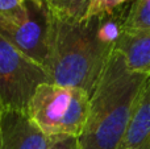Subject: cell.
Masks as SVG:
<instances>
[{"mask_svg": "<svg viewBox=\"0 0 150 149\" xmlns=\"http://www.w3.org/2000/svg\"><path fill=\"white\" fill-rule=\"evenodd\" d=\"M116 45L101 33V16L75 18L50 12L45 70L50 82L92 94Z\"/></svg>", "mask_w": 150, "mask_h": 149, "instance_id": "obj_1", "label": "cell"}, {"mask_svg": "<svg viewBox=\"0 0 150 149\" xmlns=\"http://www.w3.org/2000/svg\"><path fill=\"white\" fill-rule=\"evenodd\" d=\"M148 75L128 67L112 52L90 99V114L79 143L82 149H117Z\"/></svg>", "mask_w": 150, "mask_h": 149, "instance_id": "obj_2", "label": "cell"}, {"mask_svg": "<svg viewBox=\"0 0 150 149\" xmlns=\"http://www.w3.org/2000/svg\"><path fill=\"white\" fill-rule=\"evenodd\" d=\"M90 99L91 95L84 90L46 82L34 92L26 114L52 139H79L88 120Z\"/></svg>", "mask_w": 150, "mask_h": 149, "instance_id": "obj_3", "label": "cell"}, {"mask_svg": "<svg viewBox=\"0 0 150 149\" xmlns=\"http://www.w3.org/2000/svg\"><path fill=\"white\" fill-rule=\"evenodd\" d=\"M46 82L50 79L44 66L0 34V103L4 110L26 112L34 92Z\"/></svg>", "mask_w": 150, "mask_h": 149, "instance_id": "obj_4", "label": "cell"}, {"mask_svg": "<svg viewBox=\"0 0 150 149\" xmlns=\"http://www.w3.org/2000/svg\"><path fill=\"white\" fill-rule=\"evenodd\" d=\"M49 28L50 11L47 5L41 7L28 1L25 15L15 23L1 26L0 34L28 57L45 66L47 57Z\"/></svg>", "mask_w": 150, "mask_h": 149, "instance_id": "obj_5", "label": "cell"}, {"mask_svg": "<svg viewBox=\"0 0 150 149\" xmlns=\"http://www.w3.org/2000/svg\"><path fill=\"white\" fill-rule=\"evenodd\" d=\"M23 111L4 110L0 149H49L53 143Z\"/></svg>", "mask_w": 150, "mask_h": 149, "instance_id": "obj_6", "label": "cell"}, {"mask_svg": "<svg viewBox=\"0 0 150 149\" xmlns=\"http://www.w3.org/2000/svg\"><path fill=\"white\" fill-rule=\"evenodd\" d=\"M117 149H150V77H148Z\"/></svg>", "mask_w": 150, "mask_h": 149, "instance_id": "obj_7", "label": "cell"}, {"mask_svg": "<svg viewBox=\"0 0 150 149\" xmlns=\"http://www.w3.org/2000/svg\"><path fill=\"white\" fill-rule=\"evenodd\" d=\"M116 49L125 58L130 70L150 77V32L122 33Z\"/></svg>", "mask_w": 150, "mask_h": 149, "instance_id": "obj_8", "label": "cell"}, {"mask_svg": "<svg viewBox=\"0 0 150 149\" xmlns=\"http://www.w3.org/2000/svg\"><path fill=\"white\" fill-rule=\"evenodd\" d=\"M150 32V0H134L122 24V33Z\"/></svg>", "mask_w": 150, "mask_h": 149, "instance_id": "obj_9", "label": "cell"}, {"mask_svg": "<svg viewBox=\"0 0 150 149\" xmlns=\"http://www.w3.org/2000/svg\"><path fill=\"white\" fill-rule=\"evenodd\" d=\"M28 9L26 0H0V28L15 23Z\"/></svg>", "mask_w": 150, "mask_h": 149, "instance_id": "obj_10", "label": "cell"}, {"mask_svg": "<svg viewBox=\"0 0 150 149\" xmlns=\"http://www.w3.org/2000/svg\"><path fill=\"white\" fill-rule=\"evenodd\" d=\"M129 0H92L88 7V11L83 18H90L95 16L111 15L115 11L120 9Z\"/></svg>", "mask_w": 150, "mask_h": 149, "instance_id": "obj_11", "label": "cell"}, {"mask_svg": "<svg viewBox=\"0 0 150 149\" xmlns=\"http://www.w3.org/2000/svg\"><path fill=\"white\" fill-rule=\"evenodd\" d=\"M91 1L92 0H67L63 11L57 15L66 16V17L75 18V20H82L87 13Z\"/></svg>", "mask_w": 150, "mask_h": 149, "instance_id": "obj_12", "label": "cell"}, {"mask_svg": "<svg viewBox=\"0 0 150 149\" xmlns=\"http://www.w3.org/2000/svg\"><path fill=\"white\" fill-rule=\"evenodd\" d=\"M49 149H82L78 137H57Z\"/></svg>", "mask_w": 150, "mask_h": 149, "instance_id": "obj_13", "label": "cell"}, {"mask_svg": "<svg viewBox=\"0 0 150 149\" xmlns=\"http://www.w3.org/2000/svg\"><path fill=\"white\" fill-rule=\"evenodd\" d=\"M66 3H67V0H46L47 8L53 13H61L65 8Z\"/></svg>", "mask_w": 150, "mask_h": 149, "instance_id": "obj_14", "label": "cell"}, {"mask_svg": "<svg viewBox=\"0 0 150 149\" xmlns=\"http://www.w3.org/2000/svg\"><path fill=\"white\" fill-rule=\"evenodd\" d=\"M26 1H32V3H34V4H37V5H41V7L47 5L46 4V0H26Z\"/></svg>", "mask_w": 150, "mask_h": 149, "instance_id": "obj_15", "label": "cell"}, {"mask_svg": "<svg viewBox=\"0 0 150 149\" xmlns=\"http://www.w3.org/2000/svg\"><path fill=\"white\" fill-rule=\"evenodd\" d=\"M3 112H4V107L0 103V132H1V120H3Z\"/></svg>", "mask_w": 150, "mask_h": 149, "instance_id": "obj_16", "label": "cell"}]
</instances>
